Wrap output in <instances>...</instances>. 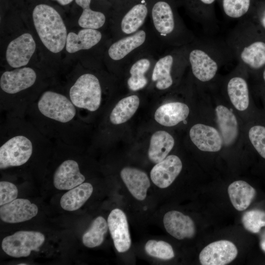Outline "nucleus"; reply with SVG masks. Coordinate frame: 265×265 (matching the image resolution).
<instances>
[{
	"label": "nucleus",
	"instance_id": "obj_1",
	"mask_svg": "<svg viewBox=\"0 0 265 265\" xmlns=\"http://www.w3.org/2000/svg\"><path fill=\"white\" fill-rule=\"evenodd\" d=\"M25 117L44 135L82 150L87 125L66 94L44 90L30 106Z\"/></svg>",
	"mask_w": 265,
	"mask_h": 265
},
{
	"label": "nucleus",
	"instance_id": "obj_2",
	"mask_svg": "<svg viewBox=\"0 0 265 265\" xmlns=\"http://www.w3.org/2000/svg\"><path fill=\"white\" fill-rule=\"evenodd\" d=\"M54 142L25 117L3 115L0 125V169L22 167L35 158L49 157Z\"/></svg>",
	"mask_w": 265,
	"mask_h": 265
},
{
	"label": "nucleus",
	"instance_id": "obj_3",
	"mask_svg": "<svg viewBox=\"0 0 265 265\" xmlns=\"http://www.w3.org/2000/svg\"><path fill=\"white\" fill-rule=\"evenodd\" d=\"M167 48L157 39L150 25L145 24L132 34L111 40L106 57L111 69L121 74L138 56L150 52H161Z\"/></svg>",
	"mask_w": 265,
	"mask_h": 265
},
{
	"label": "nucleus",
	"instance_id": "obj_4",
	"mask_svg": "<svg viewBox=\"0 0 265 265\" xmlns=\"http://www.w3.org/2000/svg\"><path fill=\"white\" fill-rule=\"evenodd\" d=\"M149 10V25L164 46L182 47L195 41L171 1L155 0Z\"/></svg>",
	"mask_w": 265,
	"mask_h": 265
},
{
	"label": "nucleus",
	"instance_id": "obj_5",
	"mask_svg": "<svg viewBox=\"0 0 265 265\" xmlns=\"http://www.w3.org/2000/svg\"><path fill=\"white\" fill-rule=\"evenodd\" d=\"M32 19L36 32L46 48L53 53L61 52L66 45L68 34L58 12L50 5L40 4L34 8Z\"/></svg>",
	"mask_w": 265,
	"mask_h": 265
},
{
	"label": "nucleus",
	"instance_id": "obj_6",
	"mask_svg": "<svg viewBox=\"0 0 265 265\" xmlns=\"http://www.w3.org/2000/svg\"><path fill=\"white\" fill-rule=\"evenodd\" d=\"M66 95L83 120L85 112L95 113L101 107L103 95L101 80L97 75L84 72L71 84Z\"/></svg>",
	"mask_w": 265,
	"mask_h": 265
},
{
	"label": "nucleus",
	"instance_id": "obj_7",
	"mask_svg": "<svg viewBox=\"0 0 265 265\" xmlns=\"http://www.w3.org/2000/svg\"><path fill=\"white\" fill-rule=\"evenodd\" d=\"M188 65L186 45L166 48L157 57L151 71L150 80L155 89H169L174 84L173 72Z\"/></svg>",
	"mask_w": 265,
	"mask_h": 265
},
{
	"label": "nucleus",
	"instance_id": "obj_8",
	"mask_svg": "<svg viewBox=\"0 0 265 265\" xmlns=\"http://www.w3.org/2000/svg\"><path fill=\"white\" fill-rule=\"evenodd\" d=\"M121 6L112 17V40L132 34L145 24L149 15V8L145 0Z\"/></svg>",
	"mask_w": 265,
	"mask_h": 265
},
{
	"label": "nucleus",
	"instance_id": "obj_9",
	"mask_svg": "<svg viewBox=\"0 0 265 265\" xmlns=\"http://www.w3.org/2000/svg\"><path fill=\"white\" fill-rule=\"evenodd\" d=\"M60 142L65 158L55 168L53 173V182L57 189L69 190L85 180L77 159V154L80 150Z\"/></svg>",
	"mask_w": 265,
	"mask_h": 265
},
{
	"label": "nucleus",
	"instance_id": "obj_10",
	"mask_svg": "<svg viewBox=\"0 0 265 265\" xmlns=\"http://www.w3.org/2000/svg\"><path fill=\"white\" fill-rule=\"evenodd\" d=\"M45 239L44 235L39 232L20 231L5 237L2 241L1 247L10 256L25 257L28 256L32 251H39Z\"/></svg>",
	"mask_w": 265,
	"mask_h": 265
},
{
	"label": "nucleus",
	"instance_id": "obj_11",
	"mask_svg": "<svg viewBox=\"0 0 265 265\" xmlns=\"http://www.w3.org/2000/svg\"><path fill=\"white\" fill-rule=\"evenodd\" d=\"M187 58L192 73L201 81H208L215 76L218 64L211 53L195 43V41L186 45Z\"/></svg>",
	"mask_w": 265,
	"mask_h": 265
},
{
	"label": "nucleus",
	"instance_id": "obj_12",
	"mask_svg": "<svg viewBox=\"0 0 265 265\" xmlns=\"http://www.w3.org/2000/svg\"><path fill=\"white\" fill-rule=\"evenodd\" d=\"M161 52H150L144 53L126 67L123 73L127 74V86L130 91H138L148 85L147 75L151 73L155 61Z\"/></svg>",
	"mask_w": 265,
	"mask_h": 265
},
{
	"label": "nucleus",
	"instance_id": "obj_13",
	"mask_svg": "<svg viewBox=\"0 0 265 265\" xmlns=\"http://www.w3.org/2000/svg\"><path fill=\"white\" fill-rule=\"evenodd\" d=\"M238 254L236 246L227 240L212 242L200 253L199 261L203 265H225L234 260Z\"/></svg>",
	"mask_w": 265,
	"mask_h": 265
},
{
	"label": "nucleus",
	"instance_id": "obj_14",
	"mask_svg": "<svg viewBox=\"0 0 265 265\" xmlns=\"http://www.w3.org/2000/svg\"><path fill=\"white\" fill-rule=\"evenodd\" d=\"M36 49V44L32 35L25 33L11 41L6 51V59L13 68L26 66L29 62Z\"/></svg>",
	"mask_w": 265,
	"mask_h": 265
},
{
	"label": "nucleus",
	"instance_id": "obj_15",
	"mask_svg": "<svg viewBox=\"0 0 265 265\" xmlns=\"http://www.w3.org/2000/svg\"><path fill=\"white\" fill-rule=\"evenodd\" d=\"M107 222L116 249L120 253L128 251L132 242L125 213L119 209H115L109 213Z\"/></svg>",
	"mask_w": 265,
	"mask_h": 265
},
{
	"label": "nucleus",
	"instance_id": "obj_16",
	"mask_svg": "<svg viewBox=\"0 0 265 265\" xmlns=\"http://www.w3.org/2000/svg\"><path fill=\"white\" fill-rule=\"evenodd\" d=\"M183 167L180 159L169 155L156 163L150 172L153 183L158 187L165 188L170 186L180 173Z\"/></svg>",
	"mask_w": 265,
	"mask_h": 265
},
{
	"label": "nucleus",
	"instance_id": "obj_17",
	"mask_svg": "<svg viewBox=\"0 0 265 265\" xmlns=\"http://www.w3.org/2000/svg\"><path fill=\"white\" fill-rule=\"evenodd\" d=\"M38 212L35 204L27 199L19 198L0 206V217L6 223H20L31 219Z\"/></svg>",
	"mask_w": 265,
	"mask_h": 265
},
{
	"label": "nucleus",
	"instance_id": "obj_18",
	"mask_svg": "<svg viewBox=\"0 0 265 265\" xmlns=\"http://www.w3.org/2000/svg\"><path fill=\"white\" fill-rule=\"evenodd\" d=\"M163 222L166 231L178 239L191 238L196 233L195 224L188 215L177 211L167 212L164 215Z\"/></svg>",
	"mask_w": 265,
	"mask_h": 265
},
{
	"label": "nucleus",
	"instance_id": "obj_19",
	"mask_svg": "<svg viewBox=\"0 0 265 265\" xmlns=\"http://www.w3.org/2000/svg\"><path fill=\"white\" fill-rule=\"evenodd\" d=\"M192 142L202 151L215 152L223 144L221 134L213 127L202 124L193 126L189 131Z\"/></svg>",
	"mask_w": 265,
	"mask_h": 265
},
{
	"label": "nucleus",
	"instance_id": "obj_20",
	"mask_svg": "<svg viewBox=\"0 0 265 265\" xmlns=\"http://www.w3.org/2000/svg\"><path fill=\"white\" fill-rule=\"evenodd\" d=\"M123 182L131 194L138 200H144L150 186L147 174L137 168L125 167L120 172Z\"/></svg>",
	"mask_w": 265,
	"mask_h": 265
},
{
	"label": "nucleus",
	"instance_id": "obj_21",
	"mask_svg": "<svg viewBox=\"0 0 265 265\" xmlns=\"http://www.w3.org/2000/svg\"><path fill=\"white\" fill-rule=\"evenodd\" d=\"M103 38L99 29L82 28L77 34L70 32L67 35L66 50L69 53L89 50L99 44Z\"/></svg>",
	"mask_w": 265,
	"mask_h": 265
},
{
	"label": "nucleus",
	"instance_id": "obj_22",
	"mask_svg": "<svg viewBox=\"0 0 265 265\" xmlns=\"http://www.w3.org/2000/svg\"><path fill=\"white\" fill-rule=\"evenodd\" d=\"M189 112V107L186 104L179 102H170L160 106L156 110L154 118L159 124L172 127L184 121Z\"/></svg>",
	"mask_w": 265,
	"mask_h": 265
},
{
	"label": "nucleus",
	"instance_id": "obj_23",
	"mask_svg": "<svg viewBox=\"0 0 265 265\" xmlns=\"http://www.w3.org/2000/svg\"><path fill=\"white\" fill-rule=\"evenodd\" d=\"M239 61L252 69H259L265 64V42L256 41L237 47Z\"/></svg>",
	"mask_w": 265,
	"mask_h": 265
},
{
	"label": "nucleus",
	"instance_id": "obj_24",
	"mask_svg": "<svg viewBox=\"0 0 265 265\" xmlns=\"http://www.w3.org/2000/svg\"><path fill=\"white\" fill-rule=\"evenodd\" d=\"M217 123L223 142L226 146L232 144L238 134V125L235 115L227 107L219 105L215 108Z\"/></svg>",
	"mask_w": 265,
	"mask_h": 265
},
{
	"label": "nucleus",
	"instance_id": "obj_25",
	"mask_svg": "<svg viewBox=\"0 0 265 265\" xmlns=\"http://www.w3.org/2000/svg\"><path fill=\"white\" fill-rule=\"evenodd\" d=\"M174 139L168 132L158 131L151 137L148 151L149 159L157 163L164 159L174 145Z\"/></svg>",
	"mask_w": 265,
	"mask_h": 265
},
{
	"label": "nucleus",
	"instance_id": "obj_26",
	"mask_svg": "<svg viewBox=\"0 0 265 265\" xmlns=\"http://www.w3.org/2000/svg\"><path fill=\"white\" fill-rule=\"evenodd\" d=\"M228 193L234 207L238 211H243L250 206L255 197L256 191L247 182L239 180L229 186Z\"/></svg>",
	"mask_w": 265,
	"mask_h": 265
},
{
	"label": "nucleus",
	"instance_id": "obj_27",
	"mask_svg": "<svg viewBox=\"0 0 265 265\" xmlns=\"http://www.w3.org/2000/svg\"><path fill=\"white\" fill-rule=\"evenodd\" d=\"M140 104L139 97L135 94L119 100L111 110L107 117L109 123L116 125L126 122L136 111Z\"/></svg>",
	"mask_w": 265,
	"mask_h": 265
},
{
	"label": "nucleus",
	"instance_id": "obj_28",
	"mask_svg": "<svg viewBox=\"0 0 265 265\" xmlns=\"http://www.w3.org/2000/svg\"><path fill=\"white\" fill-rule=\"evenodd\" d=\"M93 190L92 185L84 182L69 189L60 199L61 208L68 211H74L80 209L91 195Z\"/></svg>",
	"mask_w": 265,
	"mask_h": 265
},
{
	"label": "nucleus",
	"instance_id": "obj_29",
	"mask_svg": "<svg viewBox=\"0 0 265 265\" xmlns=\"http://www.w3.org/2000/svg\"><path fill=\"white\" fill-rule=\"evenodd\" d=\"M227 92L235 107L240 111L245 110L249 103L248 85L245 80L239 77L231 78L227 84Z\"/></svg>",
	"mask_w": 265,
	"mask_h": 265
},
{
	"label": "nucleus",
	"instance_id": "obj_30",
	"mask_svg": "<svg viewBox=\"0 0 265 265\" xmlns=\"http://www.w3.org/2000/svg\"><path fill=\"white\" fill-rule=\"evenodd\" d=\"M75 1L83 9L78 21L81 27L99 29L105 26L106 20V15L102 12L90 8L91 0H75Z\"/></svg>",
	"mask_w": 265,
	"mask_h": 265
},
{
	"label": "nucleus",
	"instance_id": "obj_31",
	"mask_svg": "<svg viewBox=\"0 0 265 265\" xmlns=\"http://www.w3.org/2000/svg\"><path fill=\"white\" fill-rule=\"evenodd\" d=\"M107 222L102 216L96 217L82 236L83 244L89 248L100 245L104 240L108 230Z\"/></svg>",
	"mask_w": 265,
	"mask_h": 265
},
{
	"label": "nucleus",
	"instance_id": "obj_32",
	"mask_svg": "<svg viewBox=\"0 0 265 265\" xmlns=\"http://www.w3.org/2000/svg\"><path fill=\"white\" fill-rule=\"evenodd\" d=\"M216 0H186V3L191 16L196 21H202L213 17Z\"/></svg>",
	"mask_w": 265,
	"mask_h": 265
},
{
	"label": "nucleus",
	"instance_id": "obj_33",
	"mask_svg": "<svg viewBox=\"0 0 265 265\" xmlns=\"http://www.w3.org/2000/svg\"><path fill=\"white\" fill-rule=\"evenodd\" d=\"M224 14L229 18L239 19L251 10L253 0H220Z\"/></svg>",
	"mask_w": 265,
	"mask_h": 265
},
{
	"label": "nucleus",
	"instance_id": "obj_34",
	"mask_svg": "<svg viewBox=\"0 0 265 265\" xmlns=\"http://www.w3.org/2000/svg\"><path fill=\"white\" fill-rule=\"evenodd\" d=\"M144 249L149 256L161 260H170L174 257L172 246L163 240H149L145 244Z\"/></svg>",
	"mask_w": 265,
	"mask_h": 265
},
{
	"label": "nucleus",
	"instance_id": "obj_35",
	"mask_svg": "<svg viewBox=\"0 0 265 265\" xmlns=\"http://www.w3.org/2000/svg\"><path fill=\"white\" fill-rule=\"evenodd\" d=\"M242 222L246 230L257 233L265 226V212L258 209L249 211L242 215Z\"/></svg>",
	"mask_w": 265,
	"mask_h": 265
},
{
	"label": "nucleus",
	"instance_id": "obj_36",
	"mask_svg": "<svg viewBox=\"0 0 265 265\" xmlns=\"http://www.w3.org/2000/svg\"><path fill=\"white\" fill-rule=\"evenodd\" d=\"M250 140L261 157L265 159V127H252L249 132Z\"/></svg>",
	"mask_w": 265,
	"mask_h": 265
},
{
	"label": "nucleus",
	"instance_id": "obj_37",
	"mask_svg": "<svg viewBox=\"0 0 265 265\" xmlns=\"http://www.w3.org/2000/svg\"><path fill=\"white\" fill-rule=\"evenodd\" d=\"M18 189L12 183L1 181L0 182V205L8 203L17 198Z\"/></svg>",
	"mask_w": 265,
	"mask_h": 265
},
{
	"label": "nucleus",
	"instance_id": "obj_38",
	"mask_svg": "<svg viewBox=\"0 0 265 265\" xmlns=\"http://www.w3.org/2000/svg\"><path fill=\"white\" fill-rule=\"evenodd\" d=\"M260 20L262 26L265 29V9L263 12Z\"/></svg>",
	"mask_w": 265,
	"mask_h": 265
},
{
	"label": "nucleus",
	"instance_id": "obj_39",
	"mask_svg": "<svg viewBox=\"0 0 265 265\" xmlns=\"http://www.w3.org/2000/svg\"><path fill=\"white\" fill-rule=\"evenodd\" d=\"M62 5H67L71 2L73 0H54Z\"/></svg>",
	"mask_w": 265,
	"mask_h": 265
},
{
	"label": "nucleus",
	"instance_id": "obj_40",
	"mask_svg": "<svg viewBox=\"0 0 265 265\" xmlns=\"http://www.w3.org/2000/svg\"><path fill=\"white\" fill-rule=\"evenodd\" d=\"M261 247L262 249L265 251V241L262 242Z\"/></svg>",
	"mask_w": 265,
	"mask_h": 265
},
{
	"label": "nucleus",
	"instance_id": "obj_41",
	"mask_svg": "<svg viewBox=\"0 0 265 265\" xmlns=\"http://www.w3.org/2000/svg\"><path fill=\"white\" fill-rule=\"evenodd\" d=\"M263 78H264V80L265 81V71H264V72L263 73Z\"/></svg>",
	"mask_w": 265,
	"mask_h": 265
},
{
	"label": "nucleus",
	"instance_id": "obj_42",
	"mask_svg": "<svg viewBox=\"0 0 265 265\" xmlns=\"http://www.w3.org/2000/svg\"><path fill=\"white\" fill-rule=\"evenodd\" d=\"M19 265H26V264H19Z\"/></svg>",
	"mask_w": 265,
	"mask_h": 265
}]
</instances>
